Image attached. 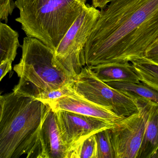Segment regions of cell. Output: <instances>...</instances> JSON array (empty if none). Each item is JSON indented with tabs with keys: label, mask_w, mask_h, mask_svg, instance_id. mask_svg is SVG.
Here are the masks:
<instances>
[{
	"label": "cell",
	"mask_w": 158,
	"mask_h": 158,
	"mask_svg": "<svg viewBox=\"0 0 158 158\" xmlns=\"http://www.w3.org/2000/svg\"><path fill=\"white\" fill-rule=\"evenodd\" d=\"M158 38V0H112L84 47L86 66L132 62L145 57Z\"/></svg>",
	"instance_id": "cell-1"
},
{
	"label": "cell",
	"mask_w": 158,
	"mask_h": 158,
	"mask_svg": "<svg viewBox=\"0 0 158 158\" xmlns=\"http://www.w3.org/2000/svg\"><path fill=\"white\" fill-rule=\"evenodd\" d=\"M51 109L39 100L13 91L0 97V158H45L40 138Z\"/></svg>",
	"instance_id": "cell-2"
},
{
	"label": "cell",
	"mask_w": 158,
	"mask_h": 158,
	"mask_svg": "<svg viewBox=\"0 0 158 158\" xmlns=\"http://www.w3.org/2000/svg\"><path fill=\"white\" fill-rule=\"evenodd\" d=\"M14 70L20 79L13 91L36 99L43 93L73 84L75 79L56 58L54 50L27 36L24 38L22 58Z\"/></svg>",
	"instance_id": "cell-3"
},
{
	"label": "cell",
	"mask_w": 158,
	"mask_h": 158,
	"mask_svg": "<svg viewBox=\"0 0 158 158\" xmlns=\"http://www.w3.org/2000/svg\"><path fill=\"white\" fill-rule=\"evenodd\" d=\"M20 16L15 19L28 37L55 51L86 3L79 0H16Z\"/></svg>",
	"instance_id": "cell-4"
},
{
	"label": "cell",
	"mask_w": 158,
	"mask_h": 158,
	"mask_svg": "<svg viewBox=\"0 0 158 158\" xmlns=\"http://www.w3.org/2000/svg\"><path fill=\"white\" fill-rule=\"evenodd\" d=\"M73 87L79 97L121 117L139 111L133 93L111 87L97 78L88 66L76 77Z\"/></svg>",
	"instance_id": "cell-5"
},
{
	"label": "cell",
	"mask_w": 158,
	"mask_h": 158,
	"mask_svg": "<svg viewBox=\"0 0 158 158\" xmlns=\"http://www.w3.org/2000/svg\"><path fill=\"white\" fill-rule=\"evenodd\" d=\"M100 14L97 8L86 4L55 50L56 58L75 78L86 66L84 47Z\"/></svg>",
	"instance_id": "cell-6"
},
{
	"label": "cell",
	"mask_w": 158,
	"mask_h": 158,
	"mask_svg": "<svg viewBox=\"0 0 158 158\" xmlns=\"http://www.w3.org/2000/svg\"><path fill=\"white\" fill-rule=\"evenodd\" d=\"M133 94L139 111L110 129L115 158H137L141 147L152 101Z\"/></svg>",
	"instance_id": "cell-7"
},
{
	"label": "cell",
	"mask_w": 158,
	"mask_h": 158,
	"mask_svg": "<svg viewBox=\"0 0 158 158\" xmlns=\"http://www.w3.org/2000/svg\"><path fill=\"white\" fill-rule=\"evenodd\" d=\"M54 111L66 148V158H77L80 144L86 138L102 130L110 129L115 125L99 118L76 113L65 110Z\"/></svg>",
	"instance_id": "cell-8"
},
{
	"label": "cell",
	"mask_w": 158,
	"mask_h": 158,
	"mask_svg": "<svg viewBox=\"0 0 158 158\" xmlns=\"http://www.w3.org/2000/svg\"><path fill=\"white\" fill-rule=\"evenodd\" d=\"M47 104L54 111H67L96 117L112 124H118L125 118L81 98L76 92Z\"/></svg>",
	"instance_id": "cell-9"
},
{
	"label": "cell",
	"mask_w": 158,
	"mask_h": 158,
	"mask_svg": "<svg viewBox=\"0 0 158 158\" xmlns=\"http://www.w3.org/2000/svg\"><path fill=\"white\" fill-rule=\"evenodd\" d=\"M40 138L45 158H66V149L57 114L51 109L41 127Z\"/></svg>",
	"instance_id": "cell-10"
},
{
	"label": "cell",
	"mask_w": 158,
	"mask_h": 158,
	"mask_svg": "<svg viewBox=\"0 0 158 158\" xmlns=\"http://www.w3.org/2000/svg\"><path fill=\"white\" fill-rule=\"evenodd\" d=\"M88 67L97 78L104 83L140 82L133 65L129 62L110 63Z\"/></svg>",
	"instance_id": "cell-11"
},
{
	"label": "cell",
	"mask_w": 158,
	"mask_h": 158,
	"mask_svg": "<svg viewBox=\"0 0 158 158\" xmlns=\"http://www.w3.org/2000/svg\"><path fill=\"white\" fill-rule=\"evenodd\" d=\"M137 158H158V103L152 101Z\"/></svg>",
	"instance_id": "cell-12"
},
{
	"label": "cell",
	"mask_w": 158,
	"mask_h": 158,
	"mask_svg": "<svg viewBox=\"0 0 158 158\" xmlns=\"http://www.w3.org/2000/svg\"><path fill=\"white\" fill-rule=\"evenodd\" d=\"M20 46L19 34L5 23H0V63L6 60L13 62Z\"/></svg>",
	"instance_id": "cell-13"
},
{
	"label": "cell",
	"mask_w": 158,
	"mask_h": 158,
	"mask_svg": "<svg viewBox=\"0 0 158 158\" xmlns=\"http://www.w3.org/2000/svg\"><path fill=\"white\" fill-rule=\"evenodd\" d=\"M131 63L140 82L158 91V63L145 57Z\"/></svg>",
	"instance_id": "cell-14"
},
{
	"label": "cell",
	"mask_w": 158,
	"mask_h": 158,
	"mask_svg": "<svg viewBox=\"0 0 158 158\" xmlns=\"http://www.w3.org/2000/svg\"><path fill=\"white\" fill-rule=\"evenodd\" d=\"M106 83L114 88L132 92L144 98L150 100L158 103V90L142 82L135 83L132 82H110Z\"/></svg>",
	"instance_id": "cell-15"
},
{
	"label": "cell",
	"mask_w": 158,
	"mask_h": 158,
	"mask_svg": "<svg viewBox=\"0 0 158 158\" xmlns=\"http://www.w3.org/2000/svg\"><path fill=\"white\" fill-rule=\"evenodd\" d=\"M95 136L98 148V158H115L110 129L100 131L95 134Z\"/></svg>",
	"instance_id": "cell-16"
},
{
	"label": "cell",
	"mask_w": 158,
	"mask_h": 158,
	"mask_svg": "<svg viewBox=\"0 0 158 158\" xmlns=\"http://www.w3.org/2000/svg\"><path fill=\"white\" fill-rule=\"evenodd\" d=\"M77 158H98V148L95 134L81 142L77 152Z\"/></svg>",
	"instance_id": "cell-17"
},
{
	"label": "cell",
	"mask_w": 158,
	"mask_h": 158,
	"mask_svg": "<svg viewBox=\"0 0 158 158\" xmlns=\"http://www.w3.org/2000/svg\"><path fill=\"white\" fill-rule=\"evenodd\" d=\"M73 84L66 85L58 89L52 90L50 92L43 93L37 99L39 100L46 103L57 100L63 97L71 96L75 93Z\"/></svg>",
	"instance_id": "cell-18"
},
{
	"label": "cell",
	"mask_w": 158,
	"mask_h": 158,
	"mask_svg": "<svg viewBox=\"0 0 158 158\" xmlns=\"http://www.w3.org/2000/svg\"><path fill=\"white\" fill-rule=\"evenodd\" d=\"M15 6L13 0H0V19L7 22Z\"/></svg>",
	"instance_id": "cell-19"
},
{
	"label": "cell",
	"mask_w": 158,
	"mask_h": 158,
	"mask_svg": "<svg viewBox=\"0 0 158 158\" xmlns=\"http://www.w3.org/2000/svg\"><path fill=\"white\" fill-rule=\"evenodd\" d=\"M158 56V38H157L146 50L145 57L152 59Z\"/></svg>",
	"instance_id": "cell-20"
},
{
	"label": "cell",
	"mask_w": 158,
	"mask_h": 158,
	"mask_svg": "<svg viewBox=\"0 0 158 158\" xmlns=\"http://www.w3.org/2000/svg\"><path fill=\"white\" fill-rule=\"evenodd\" d=\"M12 64V62L9 60L4 61L0 63V81H2L7 74L11 71Z\"/></svg>",
	"instance_id": "cell-21"
},
{
	"label": "cell",
	"mask_w": 158,
	"mask_h": 158,
	"mask_svg": "<svg viewBox=\"0 0 158 158\" xmlns=\"http://www.w3.org/2000/svg\"><path fill=\"white\" fill-rule=\"evenodd\" d=\"M110 2L111 0H92V6L96 8H100L101 10H103Z\"/></svg>",
	"instance_id": "cell-22"
},
{
	"label": "cell",
	"mask_w": 158,
	"mask_h": 158,
	"mask_svg": "<svg viewBox=\"0 0 158 158\" xmlns=\"http://www.w3.org/2000/svg\"><path fill=\"white\" fill-rule=\"evenodd\" d=\"M151 60H152L153 61L157 63H158V56H156V57H153V58H152V59H150Z\"/></svg>",
	"instance_id": "cell-23"
},
{
	"label": "cell",
	"mask_w": 158,
	"mask_h": 158,
	"mask_svg": "<svg viewBox=\"0 0 158 158\" xmlns=\"http://www.w3.org/2000/svg\"><path fill=\"white\" fill-rule=\"evenodd\" d=\"M80 1H81V2H84V3H86V2L87 0H79Z\"/></svg>",
	"instance_id": "cell-24"
},
{
	"label": "cell",
	"mask_w": 158,
	"mask_h": 158,
	"mask_svg": "<svg viewBox=\"0 0 158 158\" xmlns=\"http://www.w3.org/2000/svg\"><path fill=\"white\" fill-rule=\"evenodd\" d=\"M112 1V0H111V1Z\"/></svg>",
	"instance_id": "cell-25"
}]
</instances>
